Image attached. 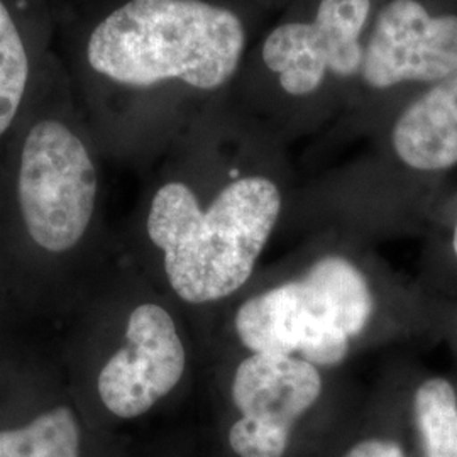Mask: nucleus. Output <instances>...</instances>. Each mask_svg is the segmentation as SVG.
I'll return each instance as SVG.
<instances>
[{"label":"nucleus","mask_w":457,"mask_h":457,"mask_svg":"<svg viewBox=\"0 0 457 457\" xmlns=\"http://www.w3.org/2000/svg\"><path fill=\"white\" fill-rule=\"evenodd\" d=\"M393 160L419 175L457 166V71L413 100L390 134Z\"/></svg>","instance_id":"1a4fd4ad"},{"label":"nucleus","mask_w":457,"mask_h":457,"mask_svg":"<svg viewBox=\"0 0 457 457\" xmlns=\"http://www.w3.org/2000/svg\"><path fill=\"white\" fill-rule=\"evenodd\" d=\"M283 213L273 175L237 164L211 194L192 181H163L143 222L147 268L175 303L209 322L262 270Z\"/></svg>","instance_id":"f03ea898"},{"label":"nucleus","mask_w":457,"mask_h":457,"mask_svg":"<svg viewBox=\"0 0 457 457\" xmlns=\"http://www.w3.org/2000/svg\"><path fill=\"white\" fill-rule=\"evenodd\" d=\"M361 71L373 88L451 77L457 71V16L432 17L417 0H393L376 19Z\"/></svg>","instance_id":"6e6552de"},{"label":"nucleus","mask_w":457,"mask_h":457,"mask_svg":"<svg viewBox=\"0 0 457 457\" xmlns=\"http://www.w3.org/2000/svg\"><path fill=\"white\" fill-rule=\"evenodd\" d=\"M370 0H322L312 24H285L268 36L262 60L292 96L319 88L327 70L354 75L362 65L360 34Z\"/></svg>","instance_id":"0eeeda50"},{"label":"nucleus","mask_w":457,"mask_h":457,"mask_svg":"<svg viewBox=\"0 0 457 457\" xmlns=\"http://www.w3.org/2000/svg\"><path fill=\"white\" fill-rule=\"evenodd\" d=\"M441 332H451L453 341L457 349V311L444 305V317H442Z\"/></svg>","instance_id":"2eb2a0df"},{"label":"nucleus","mask_w":457,"mask_h":457,"mask_svg":"<svg viewBox=\"0 0 457 457\" xmlns=\"http://www.w3.org/2000/svg\"><path fill=\"white\" fill-rule=\"evenodd\" d=\"M330 457H417L402 366L388 368L376 381L364 396L354 424Z\"/></svg>","instance_id":"9d476101"},{"label":"nucleus","mask_w":457,"mask_h":457,"mask_svg":"<svg viewBox=\"0 0 457 457\" xmlns=\"http://www.w3.org/2000/svg\"><path fill=\"white\" fill-rule=\"evenodd\" d=\"M373 245L315 230L213 313L211 353H277L345 370L376 349L441 332L444 303L395 273Z\"/></svg>","instance_id":"f257e3e1"},{"label":"nucleus","mask_w":457,"mask_h":457,"mask_svg":"<svg viewBox=\"0 0 457 457\" xmlns=\"http://www.w3.org/2000/svg\"><path fill=\"white\" fill-rule=\"evenodd\" d=\"M222 457H330L364 396L345 370L288 354L213 351Z\"/></svg>","instance_id":"7ed1b4c3"},{"label":"nucleus","mask_w":457,"mask_h":457,"mask_svg":"<svg viewBox=\"0 0 457 457\" xmlns=\"http://www.w3.org/2000/svg\"><path fill=\"white\" fill-rule=\"evenodd\" d=\"M0 457H82V428L75 411L60 405L28 424L0 430Z\"/></svg>","instance_id":"f8f14e48"},{"label":"nucleus","mask_w":457,"mask_h":457,"mask_svg":"<svg viewBox=\"0 0 457 457\" xmlns=\"http://www.w3.org/2000/svg\"><path fill=\"white\" fill-rule=\"evenodd\" d=\"M31 77L26 39L5 0H0V137L14 126Z\"/></svg>","instance_id":"ddd939ff"},{"label":"nucleus","mask_w":457,"mask_h":457,"mask_svg":"<svg viewBox=\"0 0 457 457\" xmlns=\"http://www.w3.org/2000/svg\"><path fill=\"white\" fill-rule=\"evenodd\" d=\"M168 300L149 292L132 298L119 344L98 371V400L117 420L151 413L190 373L192 347Z\"/></svg>","instance_id":"423d86ee"},{"label":"nucleus","mask_w":457,"mask_h":457,"mask_svg":"<svg viewBox=\"0 0 457 457\" xmlns=\"http://www.w3.org/2000/svg\"><path fill=\"white\" fill-rule=\"evenodd\" d=\"M98 177L82 136L46 115L24 134L17 158L16 202L36 247L65 254L80 245L94 220Z\"/></svg>","instance_id":"39448f33"},{"label":"nucleus","mask_w":457,"mask_h":457,"mask_svg":"<svg viewBox=\"0 0 457 457\" xmlns=\"http://www.w3.org/2000/svg\"><path fill=\"white\" fill-rule=\"evenodd\" d=\"M403 368V395L417 457H457V385Z\"/></svg>","instance_id":"9b49d317"},{"label":"nucleus","mask_w":457,"mask_h":457,"mask_svg":"<svg viewBox=\"0 0 457 457\" xmlns=\"http://www.w3.org/2000/svg\"><path fill=\"white\" fill-rule=\"evenodd\" d=\"M245 34L234 12L204 0H129L87 39L88 68L122 87L180 80L213 90L236 73Z\"/></svg>","instance_id":"20e7f679"},{"label":"nucleus","mask_w":457,"mask_h":457,"mask_svg":"<svg viewBox=\"0 0 457 457\" xmlns=\"http://www.w3.org/2000/svg\"><path fill=\"white\" fill-rule=\"evenodd\" d=\"M434 260H430V266L436 273L432 277L441 275L447 278L449 275L457 277V212L451 222V228L445 232L444 243H436L432 247Z\"/></svg>","instance_id":"4468645a"}]
</instances>
